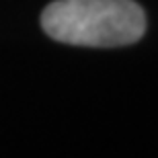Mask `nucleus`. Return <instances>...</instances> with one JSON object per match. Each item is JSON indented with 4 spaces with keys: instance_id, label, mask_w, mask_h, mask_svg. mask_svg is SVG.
<instances>
[{
    "instance_id": "f257e3e1",
    "label": "nucleus",
    "mask_w": 158,
    "mask_h": 158,
    "mask_svg": "<svg viewBox=\"0 0 158 158\" xmlns=\"http://www.w3.org/2000/svg\"><path fill=\"white\" fill-rule=\"evenodd\" d=\"M52 39L80 47H121L146 33V15L134 0H56L41 12Z\"/></svg>"
}]
</instances>
